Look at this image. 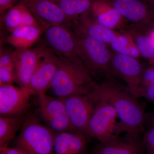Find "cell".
<instances>
[{"label":"cell","mask_w":154,"mask_h":154,"mask_svg":"<svg viewBox=\"0 0 154 154\" xmlns=\"http://www.w3.org/2000/svg\"><path fill=\"white\" fill-rule=\"evenodd\" d=\"M87 95L94 102L105 101L114 108L120 120L117 134L123 132L140 134L143 131L144 110L128 91L107 81L96 85Z\"/></svg>","instance_id":"obj_1"},{"label":"cell","mask_w":154,"mask_h":154,"mask_svg":"<svg viewBox=\"0 0 154 154\" xmlns=\"http://www.w3.org/2000/svg\"><path fill=\"white\" fill-rule=\"evenodd\" d=\"M59 56V63L50 88L54 96L64 99L89 94L96 85L91 71L81 60Z\"/></svg>","instance_id":"obj_2"},{"label":"cell","mask_w":154,"mask_h":154,"mask_svg":"<svg viewBox=\"0 0 154 154\" xmlns=\"http://www.w3.org/2000/svg\"><path fill=\"white\" fill-rule=\"evenodd\" d=\"M55 133L38 117L30 115L25 119L14 141V147L29 154H54Z\"/></svg>","instance_id":"obj_3"},{"label":"cell","mask_w":154,"mask_h":154,"mask_svg":"<svg viewBox=\"0 0 154 154\" xmlns=\"http://www.w3.org/2000/svg\"><path fill=\"white\" fill-rule=\"evenodd\" d=\"M77 36V54L91 71L115 75L112 56L105 43L74 30Z\"/></svg>","instance_id":"obj_4"},{"label":"cell","mask_w":154,"mask_h":154,"mask_svg":"<svg viewBox=\"0 0 154 154\" xmlns=\"http://www.w3.org/2000/svg\"><path fill=\"white\" fill-rule=\"evenodd\" d=\"M38 97V118L45 125L55 133L77 131L70 122L63 99L46 93Z\"/></svg>","instance_id":"obj_5"},{"label":"cell","mask_w":154,"mask_h":154,"mask_svg":"<svg viewBox=\"0 0 154 154\" xmlns=\"http://www.w3.org/2000/svg\"><path fill=\"white\" fill-rule=\"evenodd\" d=\"M94 103L87 136L101 142L117 134L119 117L114 108L109 103L103 101Z\"/></svg>","instance_id":"obj_6"},{"label":"cell","mask_w":154,"mask_h":154,"mask_svg":"<svg viewBox=\"0 0 154 154\" xmlns=\"http://www.w3.org/2000/svg\"><path fill=\"white\" fill-rule=\"evenodd\" d=\"M69 26H50L45 30V38L50 49L58 55L70 60H81L77 53L76 34Z\"/></svg>","instance_id":"obj_7"},{"label":"cell","mask_w":154,"mask_h":154,"mask_svg":"<svg viewBox=\"0 0 154 154\" xmlns=\"http://www.w3.org/2000/svg\"><path fill=\"white\" fill-rule=\"evenodd\" d=\"M59 61L58 55L50 48L45 47L38 66L27 88L31 95L46 94L50 89Z\"/></svg>","instance_id":"obj_8"},{"label":"cell","mask_w":154,"mask_h":154,"mask_svg":"<svg viewBox=\"0 0 154 154\" xmlns=\"http://www.w3.org/2000/svg\"><path fill=\"white\" fill-rule=\"evenodd\" d=\"M31 96L26 88L13 85H0L1 116L22 117L29 108Z\"/></svg>","instance_id":"obj_9"},{"label":"cell","mask_w":154,"mask_h":154,"mask_svg":"<svg viewBox=\"0 0 154 154\" xmlns=\"http://www.w3.org/2000/svg\"><path fill=\"white\" fill-rule=\"evenodd\" d=\"M112 66L115 75L126 83L128 91L135 98H140V89L143 70L136 58L118 53L112 56Z\"/></svg>","instance_id":"obj_10"},{"label":"cell","mask_w":154,"mask_h":154,"mask_svg":"<svg viewBox=\"0 0 154 154\" xmlns=\"http://www.w3.org/2000/svg\"><path fill=\"white\" fill-rule=\"evenodd\" d=\"M140 134L128 132L122 136L114 135L99 142L95 154H145L143 138Z\"/></svg>","instance_id":"obj_11"},{"label":"cell","mask_w":154,"mask_h":154,"mask_svg":"<svg viewBox=\"0 0 154 154\" xmlns=\"http://www.w3.org/2000/svg\"><path fill=\"white\" fill-rule=\"evenodd\" d=\"M45 30L53 25H70L71 22L53 0H22Z\"/></svg>","instance_id":"obj_12"},{"label":"cell","mask_w":154,"mask_h":154,"mask_svg":"<svg viewBox=\"0 0 154 154\" xmlns=\"http://www.w3.org/2000/svg\"><path fill=\"white\" fill-rule=\"evenodd\" d=\"M63 99L69 119L77 131L87 136L94 102L86 95H76Z\"/></svg>","instance_id":"obj_13"},{"label":"cell","mask_w":154,"mask_h":154,"mask_svg":"<svg viewBox=\"0 0 154 154\" xmlns=\"http://www.w3.org/2000/svg\"><path fill=\"white\" fill-rule=\"evenodd\" d=\"M44 47L14 51L16 82L19 87L28 88L32 76L38 66Z\"/></svg>","instance_id":"obj_14"},{"label":"cell","mask_w":154,"mask_h":154,"mask_svg":"<svg viewBox=\"0 0 154 154\" xmlns=\"http://www.w3.org/2000/svg\"><path fill=\"white\" fill-rule=\"evenodd\" d=\"M73 25L74 30L105 44L112 43L117 36V34L112 29L103 26L96 21L90 11L80 16L76 21L73 22Z\"/></svg>","instance_id":"obj_15"},{"label":"cell","mask_w":154,"mask_h":154,"mask_svg":"<svg viewBox=\"0 0 154 154\" xmlns=\"http://www.w3.org/2000/svg\"><path fill=\"white\" fill-rule=\"evenodd\" d=\"M85 136L78 131L56 133L54 154H84L87 145Z\"/></svg>","instance_id":"obj_16"},{"label":"cell","mask_w":154,"mask_h":154,"mask_svg":"<svg viewBox=\"0 0 154 154\" xmlns=\"http://www.w3.org/2000/svg\"><path fill=\"white\" fill-rule=\"evenodd\" d=\"M45 30L44 28L38 26H22L11 32L5 41L16 49L31 48L44 33Z\"/></svg>","instance_id":"obj_17"},{"label":"cell","mask_w":154,"mask_h":154,"mask_svg":"<svg viewBox=\"0 0 154 154\" xmlns=\"http://www.w3.org/2000/svg\"><path fill=\"white\" fill-rule=\"evenodd\" d=\"M4 23L6 29L11 33L22 26L42 27L33 14L22 3L9 10L4 18Z\"/></svg>","instance_id":"obj_18"},{"label":"cell","mask_w":154,"mask_h":154,"mask_svg":"<svg viewBox=\"0 0 154 154\" xmlns=\"http://www.w3.org/2000/svg\"><path fill=\"white\" fill-rule=\"evenodd\" d=\"M93 18L99 24L112 29L122 22V16L105 0H94L90 10Z\"/></svg>","instance_id":"obj_19"},{"label":"cell","mask_w":154,"mask_h":154,"mask_svg":"<svg viewBox=\"0 0 154 154\" xmlns=\"http://www.w3.org/2000/svg\"><path fill=\"white\" fill-rule=\"evenodd\" d=\"M112 5L122 17L138 24L146 20L150 13L147 5L140 0H115Z\"/></svg>","instance_id":"obj_20"},{"label":"cell","mask_w":154,"mask_h":154,"mask_svg":"<svg viewBox=\"0 0 154 154\" xmlns=\"http://www.w3.org/2000/svg\"><path fill=\"white\" fill-rule=\"evenodd\" d=\"M25 119L23 117H0V148L8 146L19 130L21 129Z\"/></svg>","instance_id":"obj_21"},{"label":"cell","mask_w":154,"mask_h":154,"mask_svg":"<svg viewBox=\"0 0 154 154\" xmlns=\"http://www.w3.org/2000/svg\"><path fill=\"white\" fill-rule=\"evenodd\" d=\"M94 0H57L55 2L71 21L75 22L90 11Z\"/></svg>","instance_id":"obj_22"},{"label":"cell","mask_w":154,"mask_h":154,"mask_svg":"<svg viewBox=\"0 0 154 154\" xmlns=\"http://www.w3.org/2000/svg\"><path fill=\"white\" fill-rule=\"evenodd\" d=\"M140 54L145 57L154 58V44L150 36L141 34L138 27H134L130 34Z\"/></svg>","instance_id":"obj_23"},{"label":"cell","mask_w":154,"mask_h":154,"mask_svg":"<svg viewBox=\"0 0 154 154\" xmlns=\"http://www.w3.org/2000/svg\"><path fill=\"white\" fill-rule=\"evenodd\" d=\"M131 40L132 38L129 35H117L115 40L110 45L112 48L118 53L137 59L140 53L134 42Z\"/></svg>","instance_id":"obj_24"},{"label":"cell","mask_w":154,"mask_h":154,"mask_svg":"<svg viewBox=\"0 0 154 154\" xmlns=\"http://www.w3.org/2000/svg\"><path fill=\"white\" fill-rule=\"evenodd\" d=\"M147 90H154V68L143 72L140 89V98L141 92Z\"/></svg>","instance_id":"obj_25"},{"label":"cell","mask_w":154,"mask_h":154,"mask_svg":"<svg viewBox=\"0 0 154 154\" xmlns=\"http://www.w3.org/2000/svg\"><path fill=\"white\" fill-rule=\"evenodd\" d=\"M143 138L145 154H154V124H151Z\"/></svg>","instance_id":"obj_26"},{"label":"cell","mask_w":154,"mask_h":154,"mask_svg":"<svg viewBox=\"0 0 154 154\" xmlns=\"http://www.w3.org/2000/svg\"><path fill=\"white\" fill-rule=\"evenodd\" d=\"M0 154H29L21 149L15 147L0 148Z\"/></svg>","instance_id":"obj_27"},{"label":"cell","mask_w":154,"mask_h":154,"mask_svg":"<svg viewBox=\"0 0 154 154\" xmlns=\"http://www.w3.org/2000/svg\"><path fill=\"white\" fill-rule=\"evenodd\" d=\"M16 0H0V13L4 14L5 11L14 7Z\"/></svg>","instance_id":"obj_28"},{"label":"cell","mask_w":154,"mask_h":154,"mask_svg":"<svg viewBox=\"0 0 154 154\" xmlns=\"http://www.w3.org/2000/svg\"><path fill=\"white\" fill-rule=\"evenodd\" d=\"M151 124H154V111L151 116Z\"/></svg>","instance_id":"obj_29"},{"label":"cell","mask_w":154,"mask_h":154,"mask_svg":"<svg viewBox=\"0 0 154 154\" xmlns=\"http://www.w3.org/2000/svg\"><path fill=\"white\" fill-rule=\"evenodd\" d=\"M150 37L151 38L152 41H153L154 44V30L150 34Z\"/></svg>","instance_id":"obj_30"},{"label":"cell","mask_w":154,"mask_h":154,"mask_svg":"<svg viewBox=\"0 0 154 154\" xmlns=\"http://www.w3.org/2000/svg\"><path fill=\"white\" fill-rule=\"evenodd\" d=\"M151 2V3L152 5H154V0H150Z\"/></svg>","instance_id":"obj_31"},{"label":"cell","mask_w":154,"mask_h":154,"mask_svg":"<svg viewBox=\"0 0 154 154\" xmlns=\"http://www.w3.org/2000/svg\"><path fill=\"white\" fill-rule=\"evenodd\" d=\"M53 1H54V2H56L57 1V0H53Z\"/></svg>","instance_id":"obj_32"}]
</instances>
